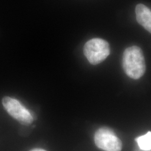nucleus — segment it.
I'll return each mask as SVG.
<instances>
[{
    "label": "nucleus",
    "instance_id": "423d86ee",
    "mask_svg": "<svg viewBox=\"0 0 151 151\" xmlns=\"http://www.w3.org/2000/svg\"><path fill=\"white\" fill-rule=\"evenodd\" d=\"M139 148L143 151L151 150V132L136 139Z\"/></svg>",
    "mask_w": 151,
    "mask_h": 151
},
{
    "label": "nucleus",
    "instance_id": "39448f33",
    "mask_svg": "<svg viewBox=\"0 0 151 151\" xmlns=\"http://www.w3.org/2000/svg\"><path fill=\"white\" fill-rule=\"evenodd\" d=\"M137 22L151 33V11L142 4L137 5L135 9Z\"/></svg>",
    "mask_w": 151,
    "mask_h": 151
},
{
    "label": "nucleus",
    "instance_id": "0eeeda50",
    "mask_svg": "<svg viewBox=\"0 0 151 151\" xmlns=\"http://www.w3.org/2000/svg\"><path fill=\"white\" fill-rule=\"evenodd\" d=\"M30 151H46V150H43V149H41V148H35L33 150H31Z\"/></svg>",
    "mask_w": 151,
    "mask_h": 151
},
{
    "label": "nucleus",
    "instance_id": "20e7f679",
    "mask_svg": "<svg viewBox=\"0 0 151 151\" xmlns=\"http://www.w3.org/2000/svg\"><path fill=\"white\" fill-rule=\"evenodd\" d=\"M94 143L104 151H121L122 143L113 130L107 127L99 128L94 134Z\"/></svg>",
    "mask_w": 151,
    "mask_h": 151
},
{
    "label": "nucleus",
    "instance_id": "f257e3e1",
    "mask_svg": "<svg viewBox=\"0 0 151 151\" xmlns=\"http://www.w3.org/2000/svg\"><path fill=\"white\" fill-rule=\"evenodd\" d=\"M122 68L129 78L139 79L146 71V62L141 49L131 46L124 50L122 56Z\"/></svg>",
    "mask_w": 151,
    "mask_h": 151
},
{
    "label": "nucleus",
    "instance_id": "f03ea898",
    "mask_svg": "<svg viewBox=\"0 0 151 151\" xmlns=\"http://www.w3.org/2000/svg\"><path fill=\"white\" fill-rule=\"evenodd\" d=\"M83 52L88 62L92 65H97L103 62L110 54L109 43L104 39L95 38L87 41Z\"/></svg>",
    "mask_w": 151,
    "mask_h": 151
},
{
    "label": "nucleus",
    "instance_id": "7ed1b4c3",
    "mask_svg": "<svg viewBox=\"0 0 151 151\" xmlns=\"http://www.w3.org/2000/svg\"><path fill=\"white\" fill-rule=\"evenodd\" d=\"M4 108L11 117L24 125H29L34 121V118L18 100L10 97H4L2 99Z\"/></svg>",
    "mask_w": 151,
    "mask_h": 151
}]
</instances>
